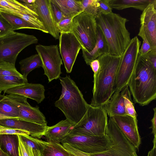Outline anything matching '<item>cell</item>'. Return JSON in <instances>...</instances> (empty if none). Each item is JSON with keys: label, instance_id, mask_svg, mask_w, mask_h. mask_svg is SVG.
Instances as JSON below:
<instances>
[{"label": "cell", "instance_id": "7bdbcfd3", "mask_svg": "<svg viewBox=\"0 0 156 156\" xmlns=\"http://www.w3.org/2000/svg\"><path fill=\"white\" fill-rule=\"evenodd\" d=\"M141 56L146 59L156 69V49L151 50L145 55Z\"/></svg>", "mask_w": 156, "mask_h": 156}, {"label": "cell", "instance_id": "f6af8a7d", "mask_svg": "<svg viewBox=\"0 0 156 156\" xmlns=\"http://www.w3.org/2000/svg\"><path fill=\"white\" fill-rule=\"evenodd\" d=\"M153 109L154 113L153 117L151 120L152 125L151 128L152 129V133L154 136H156V108H154Z\"/></svg>", "mask_w": 156, "mask_h": 156}, {"label": "cell", "instance_id": "277c9868", "mask_svg": "<svg viewBox=\"0 0 156 156\" xmlns=\"http://www.w3.org/2000/svg\"><path fill=\"white\" fill-rule=\"evenodd\" d=\"M59 78L62 87L61 94L55 102V105L63 113L66 119L75 126L83 119L89 104L69 76L66 75Z\"/></svg>", "mask_w": 156, "mask_h": 156}, {"label": "cell", "instance_id": "484cf974", "mask_svg": "<svg viewBox=\"0 0 156 156\" xmlns=\"http://www.w3.org/2000/svg\"><path fill=\"white\" fill-rule=\"evenodd\" d=\"M0 12L17 16L29 23L34 27L36 30H39L44 33H48L39 17L21 11L8 9L1 7Z\"/></svg>", "mask_w": 156, "mask_h": 156}, {"label": "cell", "instance_id": "f1b7e54d", "mask_svg": "<svg viewBox=\"0 0 156 156\" xmlns=\"http://www.w3.org/2000/svg\"><path fill=\"white\" fill-rule=\"evenodd\" d=\"M27 80L23 76H0V93L13 87L28 83Z\"/></svg>", "mask_w": 156, "mask_h": 156}, {"label": "cell", "instance_id": "5b68a950", "mask_svg": "<svg viewBox=\"0 0 156 156\" xmlns=\"http://www.w3.org/2000/svg\"><path fill=\"white\" fill-rule=\"evenodd\" d=\"M108 121L103 106L94 107L89 104L83 119L72 127L69 134L102 136L105 135Z\"/></svg>", "mask_w": 156, "mask_h": 156}, {"label": "cell", "instance_id": "ee69618b", "mask_svg": "<svg viewBox=\"0 0 156 156\" xmlns=\"http://www.w3.org/2000/svg\"><path fill=\"white\" fill-rule=\"evenodd\" d=\"M89 65L94 72V79L95 78L100 68L99 61L97 58L95 59L90 62Z\"/></svg>", "mask_w": 156, "mask_h": 156}, {"label": "cell", "instance_id": "30bf717a", "mask_svg": "<svg viewBox=\"0 0 156 156\" xmlns=\"http://www.w3.org/2000/svg\"><path fill=\"white\" fill-rule=\"evenodd\" d=\"M35 49L41 60L44 74L47 77L49 82L59 78L63 63L58 46L38 44L36 46Z\"/></svg>", "mask_w": 156, "mask_h": 156}, {"label": "cell", "instance_id": "ab89813d", "mask_svg": "<svg viewBox=\"0 0 156 156\" xmlns=\"http://www.w3.org/2000/svg\"><path fill=\"white\" fill-rule=\"evenodd\" d=\"M3 134L30 135V133L26 131L0 126V134Z\"/></svg>", "mask_w": 156, "mask_h": 156}, {"label": "cell", "instance_id": "3957f363", "mask_svg": "<svg viewBox=\"0 0 156 156\" xmlns=\"http://www.w3.org/2000/svg\"><path fill=\"white\" fill-rule=\"evenodd\" d=\"M98 26L106 41L109 54L121 56L129 43L130 34L126 28L128 21L119 14L112 12L100 14L96 17Z\"/></svg>", "mask_w": 156, "mask_h": 156}, {"label": "cell", "instance_id": "ba28073f", "mask_svg": "<svg viewBox=\"0 0 156 156\" xmlns=\"http://www.w3.org/2000/svg\"><path fill=\"white\" fill-rule=\"evenodd\" d=\"M38 42L34 36L11 31L0 37V62H6L15 66L18 55L28 46Z\"/></svg>", "mask_w": 156, "mask_h": 156}, {"label": "cell", "instance_id": "f546056e", "mask_svg": "<svg viewBox=\"0 0 156 156\" xmlns=\"http://www.w3.org/2000/svg\"><path fill=\"white\" fill-rule=\"evenodd\" d=\"M0 14L11 25L12 31L21 29H36L29 23L17 16L1 12Z\"/></svg>", "mask_w": 156, "mask_h": 156}, {"label": "cell", "instance_id": "8d00e7d4", "mask_svg": "<svg viewBox=\"0 0 156 156\" xmlns=\"http://www.w3.org/2000/svg\"><path fill=\"white\" fill-rule=\"evenodd\" d=\"M98 14H107L112 12V9L110 4L109 0H98Z\"/></svg>", "mask_w": 156, "mask_h": 156}, {"label": "cell", "instance_id": "816d5d0a", "mask_svg": "<svg viewBox=\"0 0 156 156\" xmlns=\"http://www.w3.org/2000/svg\"><path fill=\"white\" fill-rule=\"evenodd\" d=\"M147 156H150V153H149V152H148V154H147Z\"/></svg>", "mask_w": 156, "mask_h": 156}, {"label": "cell", "instance_id": "7c38bea8", "mask_svg": "<svg viewBox=\"0 0 156 156\" xmlns=\"http://www.w3.org/2000/svg\"><path fill=\"white\" fill-rule=\"evenodd\" d=\"M24 96L14 94H7L4 100L17 108L20 114L18 119L40 124H47L46 118L36 106H31Z\"/></svg>", "mask_w": 156, "mask_h": 156}, {"label": "cell", "instance_id": "9c48e42d", "mask_svg": "<svg viewBox=\"0 0 156 156\" xmlns=\"http://www.w3.org/2000/svg\"><path fill=\"white\" fill-rule=\"evenodd\" d=\"M105 135L110 142L109 147L103 151L89 154L91 156H138L136 148L111 117Z\"/></svg>", "mask_w": 156, "mask_h": 156}, {"label": "cell", "instance_id": "8992f818", "mask_svg": "<svg viewBox=\"0 0 156 156\" xmlns=\"http://www.w3.org/2000/svg\"><path fill=\"white\" fill-rule=\"evenodd\" d=\"M72 33L80 43L82 50L90 52L97 40L96 17L85 12L79 13L73 19Z\"/></svg>", "mask_w": 156, "mask_h": 156}, {"label": "cell", "instance_id": "52a82bcc", "mask_svg": "<svg viewBox=\"0 0 156 156\" xmlns=\"http://www.w3.org/2000/svg\"><path fill=\"white\" fill-rule=\"evenodd\" d=\"M141 42L137 36L131 39L121 56L114 87V93L120 92L128 83L135 68L140 55Z\"/></svg>", "mask_w": 156, "mask_h": 156}, {"label": "cell", "instance_id": "7dc6e473", "mask_svg": "<svg viewBox=\"0 0 156 156\" xmlns=\"http://www.w3.org/2000/svg\"><path fill=\"white\" fill-rule=\"evenodd\" d=\"M36 0H20V2L27 4L32 5L34 3Z\"/></svg>", "mask_w": 156, "mask_h": 156}, {"label": "cell", "instance_id": "7402d4cb", "mask_svg": "<svg viewBox=\"0 0 156 156\" xmlns=\"http://www.w3.org/2000/svg\"><path fill=\"white\" fill-rule=\"evenodd\" d=\"M35 139L39 144L41 156H70V153L60 143Z\"/></svg>", "mask_w": 156, "mask_h": 156}, {"label": "cell", "instance_id": "4fadbf2b", "mask_svg": "<svg viewBox=\"0 0 156 156\" xmlns=\"http://www.w3.org/2000/svg\"><path fill=\"white\" fill-rule=\"evenodd\" d=\"M59 50L67 73H70L81 47L72 33L60 34Z\"/></svg>", "mask_w": 156, "mask_h": 156}, {"label": "cell", "instance_id": "f35d334b", "mask_svg": "<svg viewBox=\"0 0 156 156\" xmlns=\"http://www.w3.org/2000/svg\"><path fill=\"white\" fill-rule=\"evenodd\" d=\"M138 35L141 37L143 40V43L141 48H140L139 53L140 56L145 55L152 49L151 46L147 40L144 33L139 32Z\"/></svg>", "mask_w": 156, "mask_h": 156}, {"label": "cell", "instance_id": "d4e9b609", "mask_svg": "<svg viewBox=\"0 0 156 156\" xmlns=\"http://www.w3.org/2000/svg\"><path fill=\"white\" fill-rule=\"evenodd\" d=\"M155 0H109L112 8L121 10L126 8H133L143 11L150 3Z\"/></svg>", "mask_w": 156, "mask_h": 156}, {"label": "cell", "instance_id": "9a60e30c", "mask_svg": "<svg viewBox=\"0 0 156 156\" xmlns=\"http://www.w3.org/2000/svg\"><path fill=\"white\" fill-rule=\"evenodd\" d=\"M111 118L136 149L139 150L141 139L138 129L137 118L127 115Z\"/></svg>", "mask_w": 156, "mask_h": 156}, {"label": "cell", "instance_id": "5bb4252c", "mask_svg": "<svg viewBox=\"0 0 156 156\" xmlns=\"http://www.w3.org/2000/svg\"><path fill=\"white\" fill-rule=\"evenodd\" d=\"M139 32L144 34L152 49H156V0L142 11Z\"/></svg>", "mask_w": 156, "mask_h": 156}, {"label": "cell", "instance_id": "44dd1931", "mask_svg": "<svg viewBox=\"0 0 156 156\" xmlns=\"http://www.w3.org/2000/svg\"><path fill=\"white\" fill-rule=\"evenodd\" d=\"M103 106L109 117L126 115L122 91L119 93H114L110 99Z\"/></svg>", "mask_w": 156, "mask_h": 156}, {"label": "cell", "instance_id": "d6a6232c", "mask_svg": "<svg viewBox=\"0 0 156 156\" xmlns=\"http://www.w3.org/2000/svg\"><path fill=\"white\" fill-rule=\"evenodd\" d=\"M121 91L123 92L124 98V107L126 114L137 118V114L132 101L128 85L124 87Z\"/></svg>", "mask_w": 156, "mask_h": 156}, {"label": "cell", "instance_id": "603a6c76", "mask_svg": "<svg viewBox=\"0 0 156 156\" xmlns=\"http://www.w3.org/2000/svg\"><path fill=\"white\" fill-rule=\"evenodd\" d=\"M17 134H0V148L9 156H19Z\"/></svg>", "mask_w": 156, "mask_h": 156}, {"label": "cell", "instance_id": "ffe728a7", "mask_svg": "<svg viewBox=\"0 0 156 156\" xmlns=\"http://www.w3.org/2000/svg\"><path fill=\"white\" fill-rule=\"evenodd\" d=\"M82 51V56L88 65H90L92 61L108 53V48L106 41L101 30L98 26L97 40L94 47L90 52L83 50Z\"/></svg>", "mask_w": 156, "mask_h": 156}, {"label": "cell", "instance_id": "d6986e66", "mask_svg": "<svg viewBox=\"0 0 156 156\" xmlns=\"http://www.w3.org/2000/svg\"><path fill=\"white\" fill-rule=\"evenodd\" d=\"M74 125L67 119L62 120L53 126H47L44 136L47 141L60 143L69 134Z\"/></svg>", "mask_w": 156, "mask_h": 156}, {"label": "cell", "instance_id": "681fc988", "mask_svg": "<svg viewBox=\"0 0 156 156\" xmlns=\"http://www.w3.org/2000/svg\"><path fill=\"white\" fill-rule=\"evenodd\" d=\"M0 156H9L7 154L4 152L0 148Z\"/></svg>", "mask_w": 156, "mask_h": 156}, {"label": "cell", "instance_id": "83f0119b", "mask_svg": "<svg viewBox=\"0 0 156 156\" xmlns=\"http://www.w3.org/2000/svg\"><path fill=\"white\" fill-rule=\"evenodd\" d=\"M0 7L23 12L39 17L32 5H27L15 0H0Z\"/></svg>", "mask_w": 156, "mask_h": 156}, {"label": "cell", "instance_id": "f907efd6", "mask_svg": "<svg viewBox=\"0 0 156 156\" xmlns=\"http://www.w3.org/2000/svg\"><path fill=\"white\" fill-rule=\"evenodd\" d=\"M70 156H76L73 155V154L71 153H70Z\"/></svg>", "mask_w": 156, "mask_h": 156}, {"label": "cell", "instance_id": "ac0fdd59", "mask_svg": "<svg viewBox=\"0 0 156 156\" xmlns=\"http://www.w3.org/2000/svg\"><path fill=\"white\" fill-rule=\"evenodd\" d=\"M44 87L40 83H27L22 86L12 88L4 91L8 94H14L23 96L35 100L38 104L45 98Z\"/></svg>", "mask_w": 156, "mask_h": 156}, {"label": "cell", "instance_id": "6da1fadb", "mask_svg": "<svg viewBox=\"0 0 156 156\" xmlns=\"http://www.w3.org/2000/svg\"><path fill=\"white\" fill-rule=\"evenodd\" d=\"M133 101L142 106L156 98V69L140 55L128 83Z\"/></svg>", "mask_w": 156, "mask_h": 156}, {"label": "cell", "instance_id": "836d02e7", "mask_svg": "<svg viewBox=\"0 0 156 156\" xmlns=\"http://www.w3.org/2000/svg\"><path fill=\"white\" fill-rule=\"evenodd\" d=\"M23 76L17 70L15 66L7 62H0V76Z\"/></svg>", "mask_w": 156, "mask_h": 156}, {"label": "cell", "instance_id": "b9f144b4", "mask_svg": "<svg viewBox=\"0 0 156 156\" xmlns=\"http://www.w3.org/2000/svg\"><path fill=\"white\" fill-rule=\"evenodd\" d=\"M64 147L69 152L76 156H91L88 154L80 151L66 143H62Z\"/></svg>", "mask_w": 156, "mask_h": 156}, {"label": "cell", "instance_id": "c3c4849f", "mask_svg": "<svg viewBox=\"0 0 156 156\" xmlns=\"http://www.w3.org/2000/svg\"><path fill=\"white\" fill-rule=\"evenodd\" d=\"M11 118H13L12 117L7 116L0 113V120Z\"/></svg>", "mask_w": 156, "mask_h": 156}, {"label": "cell", "instance_id": "74e56055", "mask_svg": "<svg viewBox=\"0 0 156 156\" xmlns=\"http://www.w3.org/2000/svg\"><path fill=\"white\" fill-rule=\"evenodd\" d=\"M12 30V27L0 14V37L8 34Z\"/></svg>", "mask_w": 156, "mask_h": 156}, {"label": "cell", "instance_id": "d590c367", "mask_svg": "<svg viewBox=\"0 0 156 156\" xmlns=\"http://www.w3.org/2000/svg\"><path fill=\"white\" fill-rule=\"evenodd\" d=\"M75 16H65L60 22L56 24L57 28L59 33H72L73 20Z\"/></svg>", "mask_w": 156, "mask_h": 156}, {"label": "cell", "instance_id": "2e32d148", "mask_svg": "<svg viewBox=\"0 0 156 156\" xmlns=\"http://www.w3.org/2000/svg\"><path fill=\"white\" fill-rule=\"evenodd\" d=\"M33 5L48 33L55 39H58L60 33L52 13L50 0H36Z\"/></svg>", "mask_w": 156, "mask_h": 156}, {"label": "cell", "instance_id": "e575fe53", "mask_svg": "<svg viewBox=\"0 0 156 156\" xmlns=\"http://www.w3.org/2000/svg\"><path fill=\"white\" fill-rule=\"evenodd\" d=\"M98 0H81V6L83 12L92 15L96 17L98 14Z\"/></svg>", "mask_w": 156, "mask_h": 156}, {"label": "cell", "instance_id": "e0dca14e", "mask_svg": "<svg viewBox=\"0 0 156 156\" xmlns=\"http://www.w3.org/2000/svg\"><path fill=\"white\" fill-rule=\"evenodd\" d=\"M47 126V124H40L17 118L0 120V127L26 131L31 137L38 139L44 136Z\"/></svg>", "mask_w": 156, "mask_h": 156}, {"label": "cell", "instance_id": "bcb514c9", "mask_svg": "<svg viewBox=\"0 0 156 156\" xmlns=\"http://www.w3.org/2000/svg\"><path fill=\"white\" fill-rule=\"evenodd\" d=\"M19 156H29L27 151L23 143L20 139L19 137Z\"/></svg>", "mask_w": 156, "mask_h": 156}, {"label": "cell", "instance_id": "8fae6325", "mask_svg": "<svg viewBox=\"0 0 156 156\" xmlns=\"http://www.w3.org/2000/svg\"><path fill=\"white\" fill-rule=\"evenodd\" d=\"M88 154L101 152L108 149L110 142L105 135L102 136L69 134L61 141Z\"/></svg>", "mask_w": 156, "mask_h": 156}, {"label": "cell", "instance_id": "4dcf8cb0", "mask_svg": "<svg viewBox=\"0 0 156 156\" xmlns=\"http://www.w3.org/2000/svg\"><path fill=\"white\" fill-rule=\"evenodd\" d=\"M29 156L41 155L39 144L35 138L29 135H19Z\"/></svg>", "mask_w": 156, "mask_h": 156}, {"label": "cell", "instance_id": "7a4b0ae2", "mask_svg": "<svg viewBox=\"0 0 156 156\" xmlns=\"http://www.w3.org/2000/svg\"><path fill=\"white\" fill-rule=\"evenodd\" d=\"M121 56L107 53L98 58L100 68L94 79L93 96L90 105L103 106L114 93V87Z\"/></svg>", "mask_w": 156, "mask_h": 156}, {"label": "cell", "instance_id": "f5cc1de1", "mask_svg": "<svg viewBox=\"0 0 156 156\" xmlns=\"http://www.w3.org/2000/svg\"><path fill=\"white\" fill-rule=\"evenodd\" d=\"M40 156H41V155H40Z\"/></svg>", "mask_w": 156, "mask_h": 156}, {"label": "cell", "instance_id": "60d3db41", "mask_svg": "<svg viewBox=\"0 0 156 156\" xmlns=\"http://www.w3.org/2000/svg\"><path fill=\"white\" fill-rule=\"evenodd\" d=\"M51 6L54 18L56 24L60 22L65 16L59 9L51 2Z\"/></svg>", "mask_w": 156, "mask_h": 156}, {"label": "cell", "instance_id": "1f68e13d", "mask_svg": "<svg viewBox=\"0 0 156 156\" xmlns=\"http://www.w3.org/2000/svg\"><path fill=\"white\" fill-rule=\"evenodd\" d=\"M5 94L0 93V113L5 116L18 119L20 112L18 109L4 100Z\"/></svg>", "mask_w": 156, "mask_h": 156}, {"label": "cell", "instance_id": "cb8c5ba5", "mask_svg": "<svg viewBox=\"0 0 156 156\" xmlns=\"http://www.w3.org/2000/svg\"><path fill=\"white\" fill-rule=\"evenodd\" d=\"M65 16H75L83 12L80 0H50Z\"/></svg>", "mask_w": 156, "mask_h": 156}, {"label": "cell", "instance_id": "4316f807", "mask_svg": "<svg viewBox=\"0 0 156 156\" xmlns=\"http://www.w3.org/2000/svg\"><path fill=\"white\" fill-rule=\"evenodd\" d=\"M19 63L21 74L23 77L27 80V76L30 72L42 66L41 60L38 54L23 59Z\"/></svg>", "mask_w": 156, "mask_h": 156}]
</instances>
